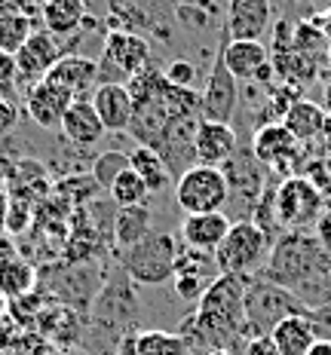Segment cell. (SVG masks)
Segmentation results:
<instances>
[{
  "label": "cell",
  "instance_id": "cell-18",
  "mask_svg": "<svg viewBox=\"0 0 331 355\" xmlns=\"http://www.w3.org/2000/svg\"><path fill=\"white\" fill-rule=\"evenodd\" d=\"M233 220L224 211H209V214H184L181 220V245L205 251V254H215L224 242L227 230H230Z\"/></svg>",
  "mask_w": 331,
  "mask_h": 355
},
{
  "label": "cell",
  "instance_id": "cell-2",
  "mask_svg": "<svg viewBox=\"0 0 331 355\" xmlns=\"http://www.w3.org/2000/svg\"><path fill=\"white\" fill-rule=\"evenodd\" d=\"M261 276L289 288L307 309L331 306V257L316 233H282Z\"/></svg>",
  "mask_w": 331,
  "mask_h": 355
},
{
  "label": "cell",
  "instance_id": "cell-43",
  "mask_svg": "<svg viewBox=\"0 0 331 355\" xmlns=\"http://www.w3.org/2000/svg\"><path fill=\"white\" fill-rule=\"evenodd\" d=\"M328 71H331V46H328Z\"/></svg>",
  "mask_w": 331,
  "mask_h": 355
},
{
  "label": "cell",
  "instance_id": "cell-24",
  "mask_svg": "<svg viewBox=\"0 0 331 355\" xmlns=\"http://www.w3.org/2000/svg\"><path fill=\"white\" fill-rule=\"evenodd\" d=\"M40 16L53 37H71L86 19V0H43Z\"/></svg>",
  "mask_w": 331,
  "mask_h": 355
},
{
  "label": "cell",
  "instance_id": "cell-21",
  "mask_svg": "<svg viewBox=\"0 0 331 355\" xmlns=\"http://www.w3.org/2000/svg\"><path fill=\"white\" fill-rule=\"evenodd\" d=\"M58 132H62L65 141H71L74 147H92V144H99L101 138H105V125H101V120H99V114H95L90 98L74 101V105L68 107V114H65L62 129Z\"/></svg>",
  "mask_w": 331,
  "mask_h": 355
},
{
  "label": "cell",
  "instance_id": "cell-19",
  "mask_svg": "<svg viewBox=\"0 0 331 355\" xmlns=\"http://www.w3.org/2000/svg\"><path fill=\"white\" fill-rule=\"evenodd\" d=\"M221 55L224 64L239 83H255L257 71L270 62V49L261 40H230L221 31Z\"/></svg>",
  "mask_w": 331,
  "mask_h": 355
},
{
  "label": "cell",
  "instance_id": "cell-11",
  "mask_svg": "<svg viewBox=\"0 0 331 355\" xmlns=\"http://www.w3.org/2000/svg\"><path fill=\"white\" fill-rule=\"evenodd\" d=\"M203 98V120H215V123H230L233 114L239 110V80L227 71L221 46L212 62V71L205 77V89L200 92Z\"/></svg>",
  "mask_w": 331,
  "mask_h": 355
},
{
  "label": "cell",
  "instance_id": "cell-41",
  "mask_svg": "<svg viewBox=\"0 0 331 355\" xmlns=\"http://www.w3.org/2000/svg\"><path fill=\"white\" fill-rule=\"evenodd\" d=\"M10 306H12V303H10V300H6V297H3V294H0V324H3L6 319H10Z\"/></svg>",
  "mask_w": 331,
  "mask_h": 355
},
{
  "label": "cell",
  "instance_id": "cell-3",
  "mask_svg": "<svg viewBox=\"0 0 331 355\" xmlns=\"http://www.w3.org/2000/svg\"><path fill=\"white\" fill-rule=\"evenodd\" d=\"M270 248H273V239L257 224H252V220H233L221 248L215 251V263L221 276L252 279V276H261V270L267 266Z\"/></svg>",
  "mask_w": 331,
  "mask_h": 355
},
{
  "label": "cell",
  "instance_id": "cell-6",
  "mask_svg": "<svg viewBox=\"0 0 331 355\" xmlns=\"http://www.w3.org/2000/svg\"><path fill=\"white\" fill-rule=\"evenodd\" d=\"M178 239L166 230H153L138 245L126 248L120 257V270L138 285H163L172 282L175 257H178Z\"/></svg>",
  "mask_w": 331,
  "mask_h": 355
},
{
  "label": "cell",
  "instance_id": "cell-20",
  "mask_svg": "<svg viewBox=\"0 0 331 355\" xmlns=\"http://www.w3.org/2000/svg\"><path fill=\"white\" fill-rule=\"evenodd\" d=\"M95 58L90 55H62L56 68L46 73L49 83L68 89L74 98H90L95 89Z\"/></svg>",
  "mask_w": 331,
  "mask_h": 355
},
{
  "label": "cell",
  "instance_id": "cell-22",
  "mask_svg": "<svg viewBox=\"0 0 331 355\" xmlns=\"http://www.w3.org/2000/svg\"><path fill=\"white\" fill-rule=\"evenodd\" d=\"M270 340L276 346V355H307L313 349V343L319 340L316 324L310 319V313H298L289 315L270 331Z\"/></svg>",
  "mask_w": 331,
  "mask_h": 355
},
{
  "label": "cell",
  "instance_id": "cell-25",
  "mask_svg": "<svg viewBox=\"0 0 331 355\" xmlns=\"http://www.w3.org/2000/svg\"><path fill=\"white\" fill-rule=\"evenodd\" d=\"M282 123L300 144H307L325 132V110L319 105H313V101H307V98H294L291 107L285 110Z\"/></svg>",
  "mask_w": 331,
  "mask_h": 355
},
{
  "label": "cell",
  "instance_id": "cell-39",
  "mask_svg": "<svg viewBox=\"0 0 331 355\" xmlns=\"http://www.w3.org/2000/svg\"><path fill=\"white\" fill-rule=\"evenodd\" d=\"M307 355H331V343H328V340H316L313 349L307 352Z\"/></svg>",
  "mask_w": 331,
  "mask_h": 355
},
{
  "label": "cell",
  "instance_id": "cell-35",
  "mask_svg": "<svg viewBox=\"0 0 331 355\" xmlns=\"http://www.w3.org/2000/svg\"><path fill=\"white\" fill-rule=\"evenodd\" d=\"M19 123V107L12 98H0V135H10Z\"/></svg>",
  "mask_w": 331,
  "mask_h": 355
},
{
  "label": "cell",
  "instance_id": "cell-1",
  "mask_svg": "<svg viewBox=\"0 0 331 355\" xmlns=\"http://www.w3.org/2000/svg\"><path fill=\"white\" fill-rule=\"evenodd\" d=\"M190 355L215 352V349H237L248 337L246 322V279L242 276H218L196 300L194 315H187L178 328Z\"/></svg>",
  "mask_w": 331,
  "mask_h": 355
},
{
  "label": "cell",
  "instance_id": "cell-31",
  "mask_svg": "<svg viewBox=\"0 0 331 355\" xmlns=\"http://www.w3.org/2000/svg\"><path fill=\"white\" fill-rule=\"evenodd\" d=\"M126 168H129V153L105 150V153H99L95 162H92V178H95V184H99L101 190H110V184L117 181V175L126 172Z\"/></svg>",
  "mask_w": 331,
  "mask_h": 355
},
{
  "label": "cell",
  "instance_id": "cell-14",
  "mask_svg": "<svg viewBox=\"0 0 331 355\" xmlns=\"http://www.w3.org/2000/svg\"><path fill=\"white\" fill-rule=\"evenodd\" d=\"M273 25L270 0H227L224 31L230 40H261Z\"/></svg>",
  "mask_w": 331,
  "mask_h": 355
},
{
  "label": "cell",
  "instance_id": "cell-10",
  "mask_svg": "<svg viewBox=\"0 0 331 355\" xmlns=\"http://www.w3.org/2000/svg\"><path fill=\"white\" fill-rule=\"evenodd\" d=\"M252 153L267 172H285V178L298 175L300 141L285 129L282 120L257 125L252 135Z\"/></svg>",
  "mask_w": 331,
  "mask_h": 355
},
{
  "label": "cell",
  "instance_id": "cell-36",
  "mask_svg": "<svg viewBox=\"0 0 331 355\" xmlns=\"http://www.w3.org/2000/svg\"><path fill=\"white\" fill-rule=\"evenodd\" d=\"M310 319L316 324V334H319V340H328V343H331V306L310 309Z\"/></svg>",
  "mask_w": 331,
  "mask_h": 355
},
{
  "label": "cell",
  "instance_id": "cell-28",
  "mask_svg": "<svg viewBox=\"0 0 331 355\" xmlns=\"http://www.w3.org/2000/svg\"><path fill=\"white\" fill-rule=\"evenodd\" d=\"M31 34H34V25L28 19V12H16L0 3V53L16 55Z\"/></svg>",
  "mask_w": 331,
  "mask_h": 355
},
{
  "label": "cell",
  "instance_id": "cell-42",
  "mask_svg": "<svg viewBox=\"0 0 331 355\" xmlns=\"http://www.w3.org/2000/svg\"><path fill=\"white\" fill-rule=\"evenodd\" d=\"M209 355H233L230 349H215V352H209Z\"/></svg>",
  "mask_w": 331,
  "mask_h": 355
},
{
  "label": "cell",
  "instance_id": "cell-30",
  "mask_svg": "<svg viewBox=\"0 0 331 355\" xmlns=\"http://www.w3.org/2000/svg\"><path fill=\"white\" fill-rule=\"evenodd\" d=\"M110 202L117 205V209H129V205H147V196H151V190H147V184L138 178L132 168L117 175V181L110 184L108 190Z\"/></svg>",
  "mask_w": 331,
  "mask_h": 355
},
{
  "label": "cell",
  "instance_id": "cell-17",
  "mask_svg": "<svg viewBox=\"0 0 331 355\" xmlns=\"http://www.w3.org/2000/svg\"><path fill=\"white\" fill-rule=\"evenodd\" d=\"M74 95L68 89L49 83V80H40L37 86L28 89V116L40 125V129L58 132L62 129V120L68 114V107L74 105Z\"/></svg>",
  "mask_w": 331,
  "mask_h": 355
},
{
  "label": "cell",
  "instance_id": "cell-7",
  "mask_svg": "<svg viewBox=\"0 0 331 355\" xmlns=\"http://www.w3.org/2000/svg\"><path fill=\"white\" fill-rule=\"evenodd\" d=\"M147 64H151V43L132 31L114 28L105 37L101 55L95 58V68H99L95 71V86H105V83L129 86Z\"/></svg>",
  "mask_w": 331,
  "mask_h": 355
},
{
  "label": "cell",
  "instance_id": "cell-9",
  "mask_svg": "<svg viewBox=\"0 0 331 355\" xmlns=\"http://www.w3.org/2000/svg\"><path fill=\"white\" fill-rule=\"evenodd\" d=\"M175 202L184 214H209V211H227L230 190L227 178L215 166H190L187 172L175 178Z\"/></svg>",
  "mask_w": 331,
  "mask_h": 355
},
{
  "label": "cell",
  "instance_id": "cell-15",
  "mask_svg": "<svg viewBox=\"0 0 331 355\" xmlns=\"http://www.w3.org/2000/svg\"><path fill=\"white\" fill-rule=\"evenodd\" d=\"M95 114H99L105 132H129L132 125V116H135V98H132L129 86H120V83H105V86H95L92 95H90Z\"/></svg>",
  "mask_w": 331,
  "mask_h": 355
},
{
  "label": "cell",
  "instance_id": "cell-32",
  "mask_svg": "<svg viewBox=\"0 0 331 355\" xmlns=\"http://www.w3.org/2000/svg\"><path fill=\"white\" fill-rule=\"evenodd\" d=\"M163 77H166V83L175 86V89H194L196 77H200V71H196L194 62H184V58H178V62H172L163 71Z\"/></svg>",
  "mask_w": 331,
  "mask_h": 355
},
{
  "label": "cell",
  "instance_id": "cell-40",
  "mask_svg": "<svg viewBox=\"0 0 331 355\" xmlns=\"http://www.w3.org/2000/svg\"><path fill=\"white\" fill-rule=\"evenodd\" d=\"M6 257H12V242H10V239H3V236H0V263H3Z\"/></svg>",
  "mask_w": 331,
  "mask_h": 355
},
{
  "label": "cell",
  "instance_id": "cell-16",
  "mask_svg": "<svg viewBox=\"0 0 331 355\" xmlns=\"http://www.w3.org/2000/svg\"><path fill=\"white\" fill-rule=\"evenodd\" d=\"M237 150H239V138H237V129H233L230 123L203 120L200 125H196L194 157H196L200 166H215V168H221Z\"/></svg>",
  "mask_w": 331,
  "mask_h": 355
},
{
  "label": "cell",
  "instance_id": "cell-13",
  "mask_svg": "<svg viewBox=\"0 0 331 355\" xmlns=\"http://www.w3.org/2000/svg\"><path fill=\"white\" fill-rule=\"evenodd\" d=\"M221 276L215 254H205V251H194L187 245L178 248L175 257V272H172V288L178 300H200L215 279Z\"/></svg>",
  "mask_w": 331,
  "mask_h": 355
},
{
  "label": "cell",
  "instance_id": "cell-33",
  "mask_svg": "<svg viewBox=\"0 0 331 355\" xmlns=\"http://www.w3.org/2000/svg\"><path fill=\"white\" fill-rule=\"evenodd\" d=\"M16 86V71H12V55L0 53V98H10Z\"/></svg>",
  "mask_w": 331,
  "mask_h": 355
},
{
  "label": "cell",
  "instance_id": "cell-26",
  "mask_svg": "<svg viewBox=\"0 0 331 355\" xmlns=\"http://www.w3.org/2000/svg\"><path fill=\"white\" fill-rule=\"evenodd\" d=\"M129 168L147 184V190H151V193L166 190L169 181H172V172H169L166 159L160 157L153 147H144V144H138L135 150H129Z\"/></svg>",
  "mask_w": 331,
  "mask_h": 355
},
{
  "label": "cell",
  "instance_id": "cell-38",
  "mask_svg": "<svg viewBox=\"0 0 331 355\" xmlns=\"http://www.w3.org/2000/svg\"><path fill=\"white\" fill-rule=\"evenodd\" d=\"M10 205H12L10 193H6V190L0 187V233L6 230V220H10Z\"/></svg>",
  "mask_w": 331,
  "mask_h": 355
},
{
  "label": "cell",
  "instance_id": "cell-12",
  "mask_svg": "<svg viewBox=\"0 0 331 355\" xmlns=\"http://www.w3.org/2000/svg\"><path fill=\"white\" fill-rule=\"evenodd\" d=\"M62 58V49H58L56 37L43 28V31H34L25 40V46L12 55V71H16V86L31 89L40 80H46V73L56 68V62Z\"/></svg>",
  "mask_w": 331,
  "mask_h": 355
},
{
  "label": "cell",
  "instance_id": "cell-27",
  "mask_svg": "<svg viewBox=\"0 0 331 355\" xmlns=\"http://www.w3.org/2000/svg\"><path fill=\"white\" fill-rule=\"evenodd\" d=\"M34 282H37L34 266L28 261H22V257L12 254L0 263V294H3L10 303L19 300V297H28Z\"/></svg>",
  "mask_w": 331,
  "mask_h": 355
},
{
  "label": "cell",
  "instance_id": "cell-34",
  "mask_svg": "<svg viewBox=\"0 0 331 355\" xmlns=\"http://www.w3.org/2000/svg\"><path fill=\"white\" fill-rule=\"evenodd\" d=\"M237 355H276V346L270 337H248L237 349Z\"/></svg>",
  "mask_w": 331,
  "mask_h": 355
},
{
  "label": "cell",
  "instance_id": "cell-37",
  "mask_svg": "<svg viewBox=\"0 0 331 355\" xmlns=\"http://www.w3.org/2000/svg\"><path fill=\"white\" fill-rule=\"evenodd\" d=\"M316 239L322 242V248H325V254L331 257V202L325 205V214L319 218V224H316Z\"/></svg>",
  "mask_w": 331,
  "mask_h": 355
},
{
  "label": "cell",
  "instance_id": "cell-5",
  "mask_svg": "<svg viewBox=\"0 0 331 355\" xmlns=\"http://www.w3.org/2000/svg\"><path fill=\"white\" fill-rule=\"evenodd\" d=\"M298 313H310L289 288L270 282L264 276L246 279V322L252 337H270V331L276 328L282 319Z\"/></svg>",
  "mask_w": 331,
  "mask_h": 355
},
{
  "label": "cell",
  "instance_id": "cell-23",
  "mask_svg": "<svg viewBox=\"0 0 331 355\" xmlns=\"http://www.w3.org/2000/svg\"><path fill=\"white\" fill-rule=\"evenodd\" d=\"M153 233V214L147 205H129V209H117L114 220H110V236H114L117 254H123L126 248L138 245L142 239Z\"/></svg>",
  "mask_w": 331,
  "mask_h": 355
},
{
  "label": "cell",
  "instance_id": "cell-8",
  "mask_svg": "<svg viewBox=\"0 0 331 355\" xmlns=\"http://www.w3.org/2000/svg\"><path fill=\"white\" fill-rule=\"evenodd\" d=\"M221 172H224L227 190H230V202H227L224 214L230 220H252L257 199L267 190L270 172L255 159L252 147H239V150L221 166Z\"/></svg>",
  "mask_w": 331,
  "mask_h": 355
},
{
  "label": "cell",
  "instance_id": "cell-4",
  "mask_svg": "<svg viewBox=\"0 0 331 355\" xmlns=\"http://www.w3.org/2000/svg\"><path fill=\"white\" fill-rule=\"evenodd\" d=\"M325 205V193L307 175H289L276 184V224L282 233H313Z\"/></svg>",
  "mask_w": 331,
  "mask_h": 355
},
{
  "label": "cell",
  "instance_id": "cell-29",
  "mask_svg": "<svg viewBox=\"0 0 331 355\" xmlns=\"http://www.w3.org/2000/svg\"><path fill=\"white\" fill-rule=\"evenodd\" d=\"M135 355H190V349L178 331L151 328L135 334Z\"/></svg>",
  "mask_w": 331,
  "mask_h": 355
}]
</instances>
